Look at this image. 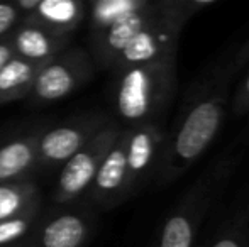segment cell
<instances>
[{"label": "cell", "mask_w": 249, "mask_h": 247, "mask_svg": "<svg viewBox=\"0 0 249 247\" xmlns=\"http://www.w3.org/2000/svg\"><path fill=\"white\" fill-rule=\"evenodd\" d=\"M10 37L16 56L39 65H46L65 53V48L70 44V37L56 36L31 17H24Z\"/></svg>", "instance_id": "cell-11"}, {"label": "cell", "mask_w": 249, "mask_h": 247, "mask_svg": "<svg viewBox=\"0 0 249 247\" xmlns=\"http://www.w3.org/2000/svg\"><path fill=\"white\" fill-rule=\"evenodd\" d=\"M14 3H16L17 10H19L20 14H26L24 17H27V16H31V14L36 12L41 0H16Z\"/></svg>", "instance_id": "cell-25"}, {"label": "cell", "mask_w": 249, "mask_h": 247, "mask_svg": "<svg viewBox=\"0 0 249 247\" xmlns=\"http://www.w3.org/2000/svg\"><path fill=\"white\" fill-rule=\"evenodd\" d=\"M158 2H160V12L164 19L185 27L192 17L215 5L217 0H158Z\"/></svg>", "instance_id": "cell-19"}, {"label": "cell", "mask_w": 249, "mask_h": 247, "mask_svg": "<svg viewBox=\"0 0 249 247\" xmlns=\"http://www.w3.org/2000/svg\"><path fill=\"white\" fill-rule=\"evenodd\" d=\"M44 65L16 56L0 71V103L20 100L31 95Z\"/></svg>", "instance_id": "cell-14"}, {"label": "cell", "mask_w": 249, "mask_h": 247, "mask_svg": "<svg viewBox=\"0 0 249 247\" xmlns=\"http://www.w3.org/2000/svg\"><path fill=\"white\" fill-rule=\"evenodd\" d=\"M232 58L209 66L188 86L173 125L166 132L154 180L166 186L180 180L215 141L226 119L231 82L236 75Z\"/></svg>", "instance_id": "cell-1"}, {"label": "cell", "mask_w": 249, "mask_h": 247, "mask_svg": "<svg viewBox=\"0 0 249 247\" xmlns=\"http://www.w3.org/2000/svg\"><path fill=\"white\" fill-rule=\"evenodd\" d=\"M249 242V205L243 207L215 235L209 247H246Z\"/></svg>", "instance_id": "cell-18"}, {"label": "cell", "mask_w": 249, "mask_h": 247, "mask_svg": "<svg viewBox=\"0 0 249 247\" xmlns=\"http://www.w3.org/2000/svg\"><path fill=\"white\" fill-rule=\"evenodd\" d=\"M90 235V224L76 214H63L46 224L41 247H82Z\"/></svg>", "instance_id": "cell-15"}, {"label": "cell", "mask_w": 249, "mask_h": 247, "mask_svg": "<svg viewBox=\"0 0 249 247\" xmlns=\"http://www.w3.org/2000/svg\"><path fill=\"white\" fill-rule=\"evenodd\" d=\"M177 93V58L115 71L114 105L125 127L156 124Z\"/></svg>", "instance_id": "cell-2"}, {"label": "cell", "mask_w": 249, "mask_h": 247, "mask_svg": "<svg viewBox=\"0 0 249 247\" xmlns=\"http://www.w3.org/2000/svg\"><path fill=\"white\" fill-rule=\"evenodd\" d=\"M246 63H249V37H248V41H244V44L232 56V66L236 71H239Z\"/></svg>", "instance_id": "cell-24"}, {"label": "cell", "mask_w": 249, "mask_h": 247, "mask_svg": "<svg viewBox=\"0 0 249 247\" xmlns=\"http://www.w3.org/2000/svg\"><path fill=\"white\" fill-rule=\"evenodd\" d=\"M127 139L129 131L127 127H124V132L104 159L95 181L90 188V197L105 207L121 203L129 198Z\"/></svg>", "instance_id": "cell-10"}, {"label": "cell", "mask_w": 249, "mask_h": 247, "mask_svg": "<svg viewBox=\"0 0 249 247\" xmlns=\"http://www.w3.org/2000/svg\"><path fill=\"white\" fill-rule=\"evenodd\" d=\"M236 165L237 159L227 152L198 176L164 218L156 247H195L203 218L229 183Z\"/></svg>", "instance_id": "cell-3"}, {"label": "cell", "mask_w": 249, "mask_h": 247, "mask_svg": "<svg viewBox=\"0 0 249 247\" xmlns=\"http://www.w3.org/2000/svg\"><path fill=\"white\" fill-rule=\"evenodd\" d=\"M151 3H153L151 0H95L90 5L89 14L92 36L134 14L142 12Z\"/></svg>", "instance_id": "cell-16"}, {"label": "cell", "mask_w": 249, "mask_h": 247, "mask_svg": "<svg viewBox=\"0 0 249 247\" xmlns=\"http://www.w3.org/2000/svg\"><path fill=\"white\" fill-rule=\"evenodd\" d=\"M37 208H39V205L27 210L26 214L19 215V217L0 222V247L14 244L29 232L31 225L37 215Z\"/></svg>", "instance_id": "cell-20"}, {"label": "cell", "mask_w": 249, "mask_h": 247, "mask_svg": "<svg viewBox=\"0 0 249 247\" xmlns=\"http://www.w3.org/2000/svg\"><path fill=\"white\" fill-rule=\"evenodd\" d=\"M246 247H249V242H248V246H246Z\"/></svg>", "instance_id": "cell-26"}, {"label": "cell", "mask_w": 249, "mask_h": 247, "mask_svg": "<svg viewBox=\"0 0 249 247\" xmlns=\"http://www.w3.org/2000/svg\"><path fill=\"white\" fill-rule=\"evenodd\" d=\"M249 112V73L243 80V83L237 88L236 95L232 99V114L236 117H241Z\"/></svg>", "instance_id": "cell-22"}, {"label": "cell", "mask_w": 249, "mask_h": 247, "mask_svg": "<svg viewBox=\"0 0 249 247\" xmlns=\"http://www.w3.org/2000/svg\"><path fill=\"white\" fill-rule=\"evenodd\" d=\"M122 132H124L122 125L110 122L107 127L97 132L83 146L82 151H78L68 163L63 165L54 195V200L58 203L75 200L76 197L85 193L89 188H92L102 163L112 151V148L117 144Z\"/></svg>", "instance_id": "cell-4"}, {"label": "cell", "mask_w": 249, "mask_h": 247, "mask_svg": "<svg viewBox=\"0 0 249 247\" xmlns=\"http://www.w3.org/2000/svg\"><path fill=\"white\" fill-rule=\"evenodd\" d=\"M183 29V26L164 19L160 12V17L136 36L112 69L122 71L134 66L178 58V46Z\"/></svg>", "instance_id": "cell-6"}, {"label": "cell", "mask_w": 249, "mask_h": 247, "mask_svg": "<svg viewBox=\"0 0 249 247\" xmlns=\"http://www.w3.org/2000/svg\"><path fill=\"white\" fill-rule=\"evenodd\" d=\"M112 120L105 115H92L78 122L65 124L59 127L50 129L41 134L39 141V158L44 165H61L68 163L83 146Z\"/></svg>", "instance_id": "cell-8"}, {"label": "cell", "mask_w": 249, "mask_h": 247, "mask_svg": "<svg viewBox=\"0 0 249 247\" xmlns=\"http://www.w3.org/2000/svg\"><path fill=\"white\" fill-rule=\"evenodd\" d=\"M16 58V49H14L12 37L0 41V71L5 68L7 63H10Z\"/></svg>", "instance_id": "cell-23"}, {"label": "cell", "mask_w": 249, "mask_h": 247, "mask_svg": "<svg viewBox=\"0 0 249 247\" xmlns=\"http://www.w3.org/2000/svg\"><path fill=\"white\" fill-rule=\"evenodd\" d=\"M127 131L129 197H132L156 175L166 132L156 124L127 127Z\"/></svg>", "instance_id": "cell-7"}, {"label": "cell", "mask_w": 249, "mask_h": 247, "mask_svg": "<svg viewBox=\"0 0 249 247\" xmlns=\"http://www.w3.org/2000/svg\"><path fill=\"white\" fill-rule=\"evenodd\" d=\"M20 12L14 2H0V41L5 34L16 31V22Z\"/></svg>", "instance_id": "cell-21"}, {"label": "cell", "mask_w": 249, "mask_h": 247, "mask_svg": "<svg viewBox=\"0 0 249 247\" xmlns=\"http://www.w3.org/2000/svg\"><path fill=\"white\" fill-rule=\"evenodd\" d=\"M160 17V3L153 0V3L142 12H138L121 22L114 24L108 29L92 36L93 58L100 68H114L121 54L127 49V46L136 39L142 29Z\"/></svg>", "instance_id": "cell-9"}, {"label": "cell", "mask_w": 249, "mask_h": 247, "mask_svg": "<svg viewBox=\"0 0 249 247\" xmlns=\"http://www.w3.org/2000/svg\"><path fill=\"white\" fill-rule=\"evenodd\" d=\"M87 16V3L82 0H41L31 19L39 22L56 36L70 37Z\"/></svg>", "instance_id": "cell-12"}, {"label": "cell", "mask_w": 249, "mask_h": 247, "mask_svg": "<svg viewBox=\"0 0 249 247\" xmlns=\"http://www.w3.org/2000/svg\"><path fill=\"white\" fill-rule=\"evenodd\" d=\"M41 134L19 137L0 148V183H12L29 175L31 169L41 163Z\"/></svg>", "instance_id": "cell-13"}, {"label": "cell", "mask_w": 249, "mask_h": 247, "mask_svg": "<svg viewBox=\"0 0 249 247\" xmlns=\"http://www.w3.org/2000/svg\"><path fill=\"white\" fill-rule=\"evenodd\" d=\"M37 205V186L34 183H0V222L19 217Z\"/></svg>", "instance_id": "cell-17"}, {"label": "cell", "mask_w": 249, "mask_h": 247, "mask_svg": "<svg viewBox=\"0 0 249 247\" xmlns=\"http://www.w3.org/2000/svg\"><path fill=\"white\" fill-rule=\"evenodd\" d=\"M93 76V63L83 49H70L43 66L31 99L51 103L66 99Z\"/></svg>", "instance_id": "cell-5"}]
</instances>
